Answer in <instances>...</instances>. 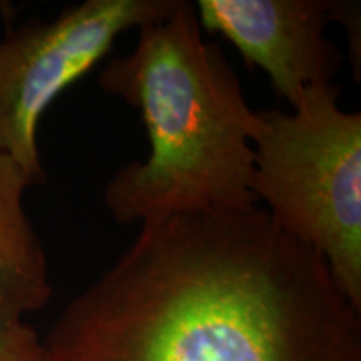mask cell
<instances>
[{"mask_svg":"<svg viewBox=\"0 0 361 361\" xmlns=\"http://www.w3.org/2000/svg\"><path fill=\"white\" fill-rule=\"evenodd\" d=\"M47 361H361V313L261 207L141 226L42 340Z\"/></svg>","mask_w":361,"mask_h":361,"instance_id":"6da1fadb","label":"cell"},{"mask_svg":"<svg viewBox=\"0 0 361 361\" xmlns=\"http://www.w3.org/2000/svg\"><path fill=\"white\" fill-rule=\"evenodd\" d=\"M99 84L141 112L149 156L117 169L104 202L119 224L184 213L247 209L258 114L219 45L207 42L194 2L139 29L134 51L107 62Z\"/></svg>","mask_w":361,"mask_h":361,"instance_id":"7a4b0ae2","label":"cell"},{"mask_svg":"<svg viewBox=\"0 0 361 361\" xmlns=\"http://www.w3.org/2000/svg\"><path fill=\"white\" fill-rule=\"evenodd\" d=\"M338 97L336 85H319L291 112L256 111L251 189L279 228L326 261L361 313V114Z\"/></svg>","mask_w":361,"mask_h":361,"instance_id":"3957f363","label":"cell"},{"mask_svg":"<svg viewBox=\"0 0 361 361\" xmlns=\"http://www.w3.org/2000/svg\"><path fill=\"white\" fill-rule=\"evenodd\" d=\"M179 0H84L56 19H32L0 40V152L30 184L47 179L37 129L51 104L109 54L129 29L169 17Z\"/></svg>","mask_w":361,"mask_h":361,"instance_id":"277c9868","label":"cell"},{"mask_svg":"<svg viewBox=\"0 0 361 361\" xmlns=\"http://www.w3.org/2000/svg\"><path fill=\"white\" fill-rule=\"evenodd\" d=\"M201 29L218 32L238 49L246 64L266 72L291 109L311 87L329 85L343 54L328 39L331 0H200Z\"/></svg>","mask_w":361,"mask_h":361,"instance_id":"5b68a950","label":"cell"},{"mask_svg":"<svg viewBox=\"0 0 361 361\" xmlns=\"http://www.w3.org/2000/svg\"><path fill=\"white\" fill-rule=\"evenodd\" d=\"M30 180L0 152V326L24 323L52 296L45 250L25 213Z\"/></svg>","mask_w":361,"mask_h":361,"instance_id":"8992f818","label":"cell"},{"mask_svg":"<svg viewBox=\"0 0 361 361\" xmlns=\"http://www.w3.org/2000/svg\"><path fill=\"white\" fill-rule=\"evenodd\" d=\"M0 361H47L42 340L30 324L0 326Z\"/></svg>","mask_w":361,"mask_h":361,"instance_id":"52a82bcc","label":"cell"},{"mask_svg":"<svg viewBox=\"0 0 361 361\" xmlns=\"http://www.w3.org/2000/svg\"><path fill=\"white\" fill-rule=\"evenodd\" d=\"M360 2H346V0H331L329 7V16L331 20L340 22L345 25L348 32L350 42V56L351 62H356V75L360 79Z\"/></svg>","mask_w":361,"mask_h":361,"instance_id":"ba28073f","label":"cell"}]
</instances>
